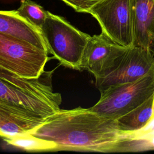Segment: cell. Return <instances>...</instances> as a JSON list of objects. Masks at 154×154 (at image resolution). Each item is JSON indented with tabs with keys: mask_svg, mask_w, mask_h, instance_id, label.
<instances>
[{
	"mask_svg": "<svg viewBox=\"0 0 154 154\" xmlns=\"http://www.w3.org/2000/svg\"><path fill=\"white\" fill-rule=\"evenodd\" d=\"M8 144L28 152L55 151L57 144L52 141L35 137L31 134H23L10 138L4 139Z\"/></svg>",
	"mask_w": 154,
	"mask_h": 154,
	"instance_id": "12",
	"label": "cell"
},
{
	"mask_svg": "<svg viewBox=\"0 0 154 154\" xmlns=\"http://www.w3.org/2000/svg\"><path fill=\"white\" fill-rule=\"evenodd\" d=\"M134 46L154 51V0H131Z\"/></svg>",
	"mask_w": 154,
	"mask_h": 154,
	"instance_id": "10",
	"label": "cell"
},
{
	"mask_svg": "<svg viewBox=\"0 0 154 154\" xmlns=\"http://www.w3.org/2000/svg\"><path fill=\"white\" fill-rule=\"evenodd\" d=\"M76 12L86 13L101 0H61Z\"/></svg>",
	"mask_w": 154,
	"mask_h": 154,
	"instance_id": "14",
	"label": "cell"
},
{
	"mask_svg": "<svg viewBox=\"0 0 154 154\" xmlns=\"http://www.w3.org/2000/svg\"><path fill=\"white\" fill-rule=\"evenodd\" d=\"M0 78L9 81L10 82H13L16 84L27 85V86H32L34 84V81L33 79L29 78H21L16 75V74L5 69L4 68L0 66Z\"/></svg>",
	"mask_w": 154,
	"mask_h": 154,
	"instance_id": "15",
	"label": "cell"
},
{
	"mask_svg": "<svg viewBox=\"0 0 154 154\" xmlns=\"http://www.w3.org/2000/svg\"><path fill=\"white\" fill-rule=\"evenodd\" d=\"M0 99L49 117L60 109L61 96L52 84L41 87L23 85L0 78Z\"/></svg>",
	"mask_w": 154,
	"mask_h": 154,
	"instance_id": "6",
	"label": "cell"
},
{
	"mask_svg": "<svg viewBox=\"0 0 154 154\" xmlns=\"http://www.w3.org/2000/svg\"><path fill=\"white\" fill-rule=\"evenodd\" d=\"M48 52L11 35L0 32V66L24 78H38L45 72Z\"/></svg>",
	"mask_w": 154,
	"mask_h": 154,
	"instance_id": "4",
	"label": "cell"
},
{
	"mask_svg": "<svg viewBox=\"0 0 154 154\" xmlns=\"http://www.w3.org/2000/svg\"><path fill=\"white\" fill-rule=\"evenodd\" d=\"M48 117L0 99V137L4 140L29 134L42 125Z\"/></svg>",
	"mask_w": 154,
	"mask_h": 154,
	"instance_id": "9",
	"label": "cell"
},
{
	"mask_svg": "<svg viewBox=\"0 0 154 154\" xmlns=\"http://www.w3.org/2000/svg\"><path fill=\"white\" fill-rule=\"evenodd\" d=\"M16 11L20 16L40 30L47 16V11L31 0H20V5Z\"/></svg>",
	"mask_w": 154,
	"mask_h": 154,
	"instance_id": "13",
	"label": "cell"
},
{
	"mask_svg": "<svg viewBox=\"0 0 154 154\" xmlns=\"http://www.w3.org/2000/svg\"><path fill=\"white\" fill-rule=\"evenodd\" d=\"M100 93L99 100L90 108L103 116L117 119L153 94L154 69L137 80L109 87Z\"/></svg>",
	"mask_w": 154,
	"mask_h": 154,
	"instance_id": "3",
	"label": "cell"
},
{
	"mask_svg": "<svg viewBox=\"0 0 154 154\" xmlns=\"http://www.w3.org/2000/svg\"><path fill=\"white\" fill-rule=\"evenodd\" d=\"M129 48L120 45L105 34L91 36L81 64V71L87 70L95 79L106 73Z\"/></svg>",
	"mask_w": 154,
	"mask_h": 154,
	"instance_id": "8",
	"label": "cell"
},
{
	"mask_svg": "<svg viewBox=\"0 0 154 154\" xmlns=\"http://www.w3.org/2000/svg\"><path fill=\"white\" fill-rule=\"evenodd\" d=\"M0 32L25 40L48 51L40 30L20 16L16 10H0Z\"/></svg>",
	"mask_w": 154,
	"mask_h": 154,
	"instance_id": "11",
	"label": "cell"
},
{
	"mask_svg": "<svg viewBox=\"0 0 154 154\" xmlns=\"http://www.w3.org/2000/svg\"><path fill=\"white\" fill-rule=\"evenodd\" d=\"M48 52L64 67L81 71V64L91 37L61 16L47 11L40 28Z\"/></svg>",
	"mask_w": 154,
	"mask_h": 154,
	"instance_id": "2",
	"label": "cell"
},
{
	"mask_svg": "<svg viewBox=\"0 0 154 154\" xmlns=\"http://www.w3.org/2000/svg\"><path fill=\"white\" fill-rule=\"evenodd\" d=\"M87 13L98 22L102 32L116 43L134 46L131 0H101Z\"/></svg>",
	"mask_w": 154,
	"mask_h": 154,
	"instance_id": "5",
	"label": "cell"
},
{
	"mask_svg": "<svg viewBox=\"0 0 154 154\" xmlns=\"http://www.w3.org/2000/svg\"><path fill=\"white\" fill-rule=\"evenodd\" d=\"M29 134L54 141L55 151L134 152L135 140L120 129L117 119L81 106L59 109Z\"/></svg>",
	"mask_w": 154,
	"mask_h": 154,
	"instance_id": "1",
	"label": "cell"
},
{
	"mask_svg": "<svg viewBox=\"0 0 154 154\" xmlns=\"http://www.w3.org/2000/svg\"><path fill=\"white\" fill-rule=\"evenodd\" d=\"M154 51L132 46L118 60L103 76L96 79V86L100 91L126 82L134 81L154 69Z\"/></svg>",
	"mask_w": 154,
	"mask_h": 154,
	"instance_id": "7",
	"label": "cell"
}]
</instances>
